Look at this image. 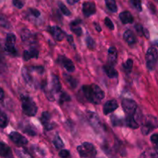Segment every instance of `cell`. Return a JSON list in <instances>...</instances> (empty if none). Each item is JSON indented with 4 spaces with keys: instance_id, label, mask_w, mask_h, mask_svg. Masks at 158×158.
I'll return each instance as SVG.
<instances>
[{
    "instance_id": "cell-30",
    "label": "cell",
    "mask_w": 158,
    "mask_h": 158,
    "mask_svg": "<svg viewBox=\"0 0 158 158\" xmlns=\"http://www.w3.org/2000/svg\"><path fill=\"white\" fill-rule=\"evenodd\" d=\"M15 40H16V37L13 33H9L7 34L6 36V44L8 45H14L15 46Z\"/></svg>"
},
{
    "instance_id": "cell-1",
    "label": "cell",
    "mask_w": 158,
    "mask_h": 158,
    "mask_svg": "<svg viewBox=\"0 0 158 158\" xmlns=\"http://www.w3.org/2000/svg\"><path fill=\"white\" fill-rule=\"evenodd\" d=\"M84 97L89 102L95 104H100L104 98V93L101 88L96 84L86 85L82 87Z\"/></svg>"
},
{
    "instance_id": "cell-50",
    "label": "cell",
    "mask_w": 158,
    "mask_h": 158,
    "mask_svg": "<svg viewBox=\"0 0 158 158\" xmlns=\"http://www.w3.org/2000/svg\"><path fill=\"white\" fill-rule=\"evenodd\" d=\"M156 1H157V2H158V0H156Z\"/></svg>"
},
{
    "instance_id": "cell-37",
    "label": "cell",
    "mask_w": 158,
    "mask_h": 158,
    "mask_svg": "<svg viewBox=\"0 0 158 158\" xmlns=\"http://www.w3.org/2000/svg\"><path fill=\"white\" fill-rule=\"evenodd\" d=\"M71 98L66 93H62L60 97V103H63L64 102H68V101H70Z\"/></svg>"
},
{
    "instance_id": "cell-49",
    "label": "cell",
    "mask_w": 158,
    "mask_h": 158,
    "mask_svg": "<svg viewBox=\"0 0 158 158\" xmlns=\"http://www.w3.org/2000/svg\"><path fill=\"white\" fill-rule=\"evenodd\" d=\"M156 45H157V46H158V41H157V42H156Z\"/></svg>"
},
{
    "instance_id": "cell-10",
    "label": "cell",
    "mask_w": 158,
    "mask_h": 158,
    "mask_svg": "<svg viewBox=\"0 0 158 158\" xmlns=\"http://www.w3.org/2000/svg\"><path fill=\"white\" fill-rule=\"evenodd\" d=\"M83 12L86 17H89L96 12V6L94 2H86L83 4Z\"/></svg>"
},
{
    "instance_id": "cell-12",
    "label": "cell",
    "mask_w": 158,
    "mask_h": 158,
    "mask_svg": "<svg viewBox=\"0 0 158 158\" xmlns=\"http://www.w3.org/2000/svg\"><path fill=\"white\" fill-rule=\"evenodd\" d=\"M50 119L51 116L49 112L46 111V112H43V114H42L40 120H41L42 124L43 125V127H44V128L46 131H50V130H52V128H53L52 127H53V124L51 123Z\"/></svg>"
},
{
    "instance_id": "cell-14",
    "label": "cell",
    "mask_w": 158,
    "mask_h": 158,
    "mask_svg": "<svg viewBox=\"0 0 158 158\" xmlns=\"http://www.w3.org/2000/svg\"><path fill=\"white\" fill-rule=\"evenodd\" d=\"M39 52L37 49L34 48H30V49L25 50L23 52V59L26 61H28L32 58H38Z\"/></svg>"
},
{
    "instance_id": "cell-29",
    "label": "cell",
    "mask_w": 158,
    "mask_h": 158,
    "mask_svg": "<svg viewBox=\"0 0 158 158\" xmlns=\"http://www.w3.org/2000/svg\"><path fill=\"white\" fill-rule=\"evenodd\" d=\"M0 26H2L3 28H6V29H9L11 26L9 20L3 15H0Z\"/></svg>"
},
{
    "instance_id": "cell-45",
    "label": "cell",
    "mask_w": 158,
    "mask_h": 158,
    "mask_svg": "<svg viewBox=\"0 0 158 158\" xmlns=\"http://www.w3.org/2000/svg\"><path fill=\"white\" fill-rule=\"evenodd\" d=\"M66 39H67V41L69 42V44H70L73 47L75 48V45H74V43H73V37L71 35H68L67 36H66Z\"/></svg>"
},
{
    "instance_id": "cell-25",
    "label": "cell",
    "mask_w": 158,
    "mask_h": 158,
    "mask_svg": "<svg viewBox=\"0 0 158 158\" xmlns=\"http://www.w3.org/2000/svg\"><path fill=\"white\" fill-rule=\"evenodd\" d=\"M63 77H64L65 80H66V82H68V83H69V84L73 88L77 87V86L78 85V81H77L76 79H74L73 77H71V76L66 75V74H64V75H63Z\"/></svg>"
},
{
    "instance_id": "cell-4",
    "label": "cell",
    "mask_w": 158,
    "mask_h": 158,
    "mask_svg": "<svg viewBox=\"0 0 158 158\" xmlns=\"http://www.w3.org/2000/svg\"><path fill=\"white\" fill-rule=\"evenodd\" d=\"M158 127V120L156 117L149 115L145 118V121L143 123V127L141 128V131L144 135H148L150 132L154 129Z\"/></svg>"
},
{
    "instance_id": "cell-42",
    "label": "cell",
    "mask_w": 158,
    "mask_h": 158,
    "mask_svg": "<svg viewBox=\"0 0 158 158\" xmlns=\"http://www.w3.org/2000/svg\"><path fill=\"white\" fill-rule=\"evenodd\" d=\"M70 155L69 154V151L67 150H61L60 152L59 153V156L61 157H67Z\"/></svg>"
},
{
    "instance_id": "cell-36",
    "label": "cell",
    "mask_w": 158,
    "mask_h": 158,
    "mask_svg": "<svg viewBox=\"0 0 158 158\" xmlns=\"http://www.w3.org/2000/svg\"><path fill=\"white\" fill-rule=\"evenodd\" d=\"M59 8H60V9L61 10V12H63L64 15H71L70 11L68 9V8L66 7V6L63 4V3L59 2Z\"/></svg>"
},
{
    "instance_id": "cell-13",
    "label": "cell",
    "mask_w": 158,
    "mask_h": 158,
    "mask_svg": "<svg viewBox=\"0 0 158 158\" xmlns=\"http://www.w3.org/2000/svg\"><path fill=\"white\" fill-rule=\"evenodd\" d=\"M0 156L2 157H12V150L8 145L0 141Z\"/></svg>"
},
{
    "instance_id": "cell-31",
    "label": "cell",
    "mask_w": 158,
    "mask_h": 158,
    "mask_svg": "<svg viewBox=\"0 0 158 158\" xmlns=\"http://www.w3.org/2000/svg\"><path fill=\"white\" fill-rule=\"evenodd\" d=\"M111 121L114 126H122V125L125 124L124 120H123L122 119L119 118V117H116V116H113L111 117Z\"/></svg>"
},
{
    "instance_id": "cell-34",
    "label": "cell",
    "mask_w": 158,
    "mask_h": 158,
    "mask_svg": "<svg viewBox=\"0 0 158 158\" xmlns=\"http://www.w3.org/2000/svg\"><path fill=\"white\" fill-rule=\"evenodd\" d=\"M86 43L89 49H94L96 46V43L94 39L90 36H87L86 39Z\"/></svg>"
},
{
    "instance_id": "cell-46",
    "label": "cell",
    "mask_w": 158,
    "mask_h": 158,
    "mask_svg": "<svg viewBox=\"0 0 158 158\" xmlns=\"http://www.w3.org/2000/svg\"><path fill=\"white\" fill-rule=\"evenodd\" d=\"M79 1H80V0H67V2L69 3V5H74L77 2H78Z\"/></svg>"
},
{
    "instance_id": "cell-41",
    "label": "cell",
    "mask_w": 158,
    "mask_h": 158,
    "mask_svg": "<svg viewBox=\"0 0 158 158\" xmlns=\"http://www.w3.org/2000/svg\"><path fill=\"white\" fill-rule=\"evenodd\" d=\"M24 131L26 133V134H29V135L35 136V134H35V131H33L32 127H26V129L24 130Z\"/></svg>"
},
{
    "instance_id": "cell-35",
    "label": "cell",
    "mask_w": 158,
    "mask_h": 158,
    "mask_svg": "<svg viewBox=\"0 0 158 158\" xmlns=\"http://www.w3.org/2000/svg\"><path fill=\"white\" fill-rule=\"evenodd\" d=\"M131 3L132 6L137 9L138 12L142 11V6H141V0H131Z\"/></svg>"
},
{
    "instance_id": "cell-32",
    "label": "cell",
    "mask_w": 158,
    "mask_h": 158,
    "mask_svg": "<svg viewBox=\"0 0 158 158\" xmlns=\"http://www.w3.org/2000/svg\"><path fill=\"white\" fill-rule=\"evenodd\" d=\"M22 74H23V77L24 80H26V82H27L28 83H32V77H31L30 73H29V72L26 68H23Z\"/></svg>"
},
{
    "instance_id": "cell-48",
    "label": "cell",
    "mask_w": 158,
    "mask_h": 158,
    "mask_svg": "<svg viewBox=\"0 0 158 158\" xmlns=\"http://www.w3.org/2000/svg\"><path fill=\"white\" fill-rule=\"evenodd\" d=\"M4 97V91L2 88H0V100H2Z\"/></svg>"
},
{
    "instance_id": "cell-6",
    "label": "cell",
    "mask_w": 158,
    "mask_h": 158,
    "mask_svg": "<svg viewBox=\"0 0 158 158\" xmlns=\"http://www.w3.org/2000/svg\"><path fill=\"white\" fill-rule=\"evenodd\" d=\"M122 106L127 115L131 116L134 115L137 108L136 102L131 99H123L122 100Z\"/></svg>"
},
{
    "instance_id": "cell-47",
    "label": "cell",
    "mask_w": 158,
    "mask_h": 158,
    "mask_svg": "<svg viewBox=\"0 0 158 158\" xmlns=\"http://www.w3.org/2000/svg\"><path fill=\"white\" fill-rule=\"evenodd\" d=\"M94 26H95L97 31H98V32H100V31H101V27H100V25L97 24V23H94Z\"/></svg>"
},
{
    "instance_id": "cell-38",
    "label": "cell",
    "mask_w": 158,
    "mask_h": 158,
    "mask_svg": "<svg viewBox=\"0 0 158 158\" xmlns=\"http://www.w3.org/2000/svg\"><path fill=\"white\" fill-rule=\"evenodd\" d=\"M104 23L105 24H106V26H107L108 28H109L110 29H111V30H114V23H113L112 20L110 19V18H108V17H106L104 19Z\"/></svg>"
},
{
    "instance_id": "cell-16",
    "label": "cell",
    "mask_w": 158,
    "mask_h": 158,
    "mask_svg": "<svg viewBox=\"0 0 158 158\" xmlns=\"http://www.w3.org/2000/svg\"><path fill=\"white\" fill-rule=\"evenodd\" d=\"M88 118H89V123H91L94 128L100 127V121L98 116L94 112H88Z\"/></svg>"
},
{
    "instance_id": "cell-11",
    "label": "cell",
    "mask_w": 158,
    "mask_h": 158,
    "mask_svg": "<svg viewBox=\"0 0 158 158\" xmlns=\"http://www.w3.org/2000/svg\"><path fill=\"white\" fill-rule=\"evenodd\" d=\"M118 108V103H117V100H108L103 106V114L105 115L110 114V113L114 112V110Z\"/></svg>"
},
{
    "instance_id": "cell-19",
    "label": "cell",
    "mask_w": 158,
    "mask_h": 158,
    "mask_svg": "<svg viewBox=\"0 0 158 158\" xmlns=\"http://www.w3.org/2000/svg\"><path fill=\"white\" fill-rule=\"evenodd\" d=\"M120 19L123 24H129V23H132L134 22V17H133L132 14L128 11L122 12L120 14Z\"/></svg>"
},
{
    "instance_id": "cell-26",
    "label": "cell",
    "mask_w": 158,
    "mask_h": 158,
    "mask_svg": "<svg viewBox=\"0 0 158 158\" xmlns=\"http://www.w3.org/2000/svg\"><path fill=\"white\" fill-rule=\"evenodd\" d=\"M8 123V117L6 115V114H4L3 112L0 111V127L1 128H5L7 127Z\"/></svg>"
},
{
    "instance_id": "cell-22",
    "label": "cell",
    "mask_w": 158,
    "mask_h": 158,
    "mask_svg": "<svg viewBox=\"0 0 158 158\" xmlns=\"http://www.w3.org/2000/svg\"><path fill=\"white\" fill-rule=\"evenodd\" d=\"M123 39L129 45H134L136 43V38L134 33L131 30H127L123 34Z\"/></svg>"
},
{
    "instance_id": "cell-7",
    "label": "cell",
    "mask_w": 158,
    "mask_h": 158,
    "mask_svg": "<svg viewBox=\"0 0 158 158\" xmlns=\"http://www.w3.org/2000/svg\"><path fill=\"white\" fill-rule=\"evenodd\" d=\"M9 138L14 143L20 147L24 146V145H26L28 143L27 139L18 132L10 133L9 134Z\"/></svg>"
},
{
    "instance_id": "cell-28",
    "label": "cell",
    "mask_w": 158,
    "mask_h": 158,
    "mask_svg": "<svg viewBox=\"0 0 158 158\" xmlns=\"http://www.w3.org/2000/svg\"><path fill=\"white\" fill-rule=\"evenodd\" d=\"M53 144L55 145V147L57 149H61V148H63L64 147V143H63V140H62V139L60 138V137L58 134L56 135V137H54Z\"/></svg>"
},
{
    "instance_id": "cell-9",
    "label": "cell",
    "mask_w": 158,
    "mask_h": 158,
    "mask_svg": "<svg viewBox=\"0 0 158 158\" xmlns=\"http://www.w3.org/2000/svg\"><path fill=\"white\" fill-rule=\"evenodd\" d=\"M48 31L57 41H62L66 35L65 32L58 26H49L48 27Z\"/></svg>"
},
{
    "instance_id": "cell-2",
    "label": "cell",
    "mask_w": 158,
    "mask_h": 158,
    "mask_svg": "<svg viewBox=\"0 0 158 158\" xmlns=\"http://www.w3.org/2000/svg\"><path fill=\"white\" fill-rule=\"evenodd\" d=\"M22 108L23 111L26 115L29 116V117H33L36 114L38 111V108L32 99L28 96L22 95Z\"/></svg>"
},
{
    "instance_id": "cell-24",
    "label": "cell",
    "mask_w": 158,
    "mask_h": 158,
    "mask_svg": "<svg viewBox=\"0 0 158 158\" xmlns=\"http://www.w3.org/2000/svg\"><path fill=\"white\" fill-rule=\"evenodd\" d=\"M106 2V6L107 9H109L110 12H116L117 11V3H116L115 0H105Z\"/></svg>"
},
{
    "instance_id": "cell-23",
    "label": "cell",
    "mask_w": 158,
    "mask_h": 158,
    "mask_svg": "<svg viewBox=\"0 0 158 158\" xmlns=\"http://www.w3.org/2000/svg\"><path fill=\"white\" fill-rule=\"evenodd\" d=\"M51 86H52V91L56 93H58L61 90L62 86L60 83V80L59 78L56 76H52V83H51Z\"/></svg>"
},
{
    "instance_id": "cell-18",
    "label": "cell",
    "mask_w": 158,
    "mask_h": 158,
    "mask_svg": "<svg viewBox=\"0 0 158 158\" xmlns=\"http://www.w3.org/2000/svg\"><path fill=\"white\" fill-rule=\"evenodd\" d=\"M103 69H104L105 73H106V74L109 78L114 79L117 77V76H118V73H117V71L116 70L113 65H106V66H103Z\"/></svg>"
},
{
    "instance_id": "cell-8",
    "label": "cell",
    "mask_w": 158,
    "mask_h": 158,
    "mask_svg": "<svg viewBox=\"0 0 158 158\" xmlns=\"http://www.w3.org/2000/svg\"><path fill=\"white\" fill-rule=\"evenodd\" d=\"M58 63H60V65L63 66L68 72L71 73L73 72L75 70V66H74L73 63L71 61V60L66 58L64 56H60L58 57V60H57Z\"/></svg>"
},
{
    "instance_id": "cell-33",
    "label": "cell",
    "mask_w": 158,
    "mask_h": 158,
    "mask_svg": "<svg viewBox=\"0 0 158 158\" xmlns=\"http://www.w3.org/2000/svg\"><path fill=\"white\" fill-rule=\"evenodd\" d=\"M123 67L127 73H131L133 68V60L131 59L127 60L126 63H123Z\"/></svg>"
},
{
    "instance_id": "cell-40",
    "label": "cell",
    "mask_w": 158,
    "mask_h": 158,
    "mask_svg": "<svg viewBox=\"0 0 158 158\" xmlns=\"http://www.w3.org/2000/svg\"><path fill=\"white\" fill-rule=\"evenodd\" d=\"M12 3H13L14 6H15L17 9H22L24 6V4H23L21 0H12Z\"/></svg>"
},
{
    "instance_id": "cell-39",
    "label": "cell",
    "mask_w": 158,
    "mask_h": 158,
    "mask_svg": "<svg viewBox=\"0 0 158 158\" xmlns=\"http://www.w3.org/2000/svg\"><path fill=\"white\" fill-rule=\"evenodd\" d=\"M136 31H137V34L139 35H144V29H143V26L140 24H137L135 26Z\"/></svg>"
},
{
    "instance_id": "cell-21",
    "label": "cell",
    "mask_w": 158,
    "mask_h": 158,
    "mask_svg": "<svg viewBox=\"0 0 158 158\" xmlns=\"http://www.w3.org/2000/svg\"><path fill=\"white\" fill-rule=\"evenodd\" d=\"M124 123L126 126L129 127L133 128V129H137L139 127V124L137 123V121L134 119V116L127 115L126 119L124 120Z\"/></svg>"
},
{
    "instance_id": "cell-27",
    "label": "cell",
    "mask_w": 158,
    "mask_h": 158,
    "mask_svg": "<svg viewBox=\"0 0 158 158\" xmlns=\"http://www.w3.org/2000/svg\"><path fill=\"white\" fill-rule=\"evenodd\" d=\"M5 50L8 54L12 56H16L17 55V50L15 48L14 45H5Z\"/></svg>"
},
{
    "instance_id": "cell-43",
    "label": "cell",
    "mask_w": 158,
    "mask_h": 158,
    "mask_svg": "<svg viewBox=\"0 0 158 158\" xmlns=\"http://www.w3.org/2000/svg\"><path fill=\"white\" fill-rule=\"evenodd\" d=\"M29 12H30L31 15H33L34 17H39L40 15V12L37 9H29Z\"/></svg>"
},
{
    "instance_id": "cell-44",
    "label": "cell",
    "mask_w": 158,
    "mask_h": 158,
    "mask_svg": "<svg viewBox=\"0 0 158 158\" xmlns=\"http://www.w3.org/2000/svg\"><path fill=\"white\" fill-rule=\"evenodd\" d=\"M151 140L152 143L154 144H158V134H153L151 137Z\"/></svg>"
},
{
    "instance_id": "cell-3",
    "label": "cell",
    "mask_w": 158,
    "mask_h": 158,
    "mask_svg": "<svg viewBox=\"0 0 158 158\" xmlns=\"http://www.w3.org/2000/svg\"><path fill=\"white\" fill-rule=\"evenodd\" d=\"M77 151L81 157H94L97 156V150L94 145L88 142H84L77 147Z\"/></svg>"
},
{
    "instance_id": "cell-17",
    "label": "cell",
    "mask_w": 158,
    "mask_h": 158,
    "mask_svg": "<svg viewBox=\"0 0 158 158\" xmlns=\"http://www.w3.org/2000/svg\"><path fill=\"white\" fill-rule=\"evenodd\" d=\"M81 23V20L80 19H76L73 21L70 24V29L72 32H73L76 35H81L83 33V30H82L81 27L80 26V24Z\"/></svg>"
},
{
    "instance_id": "cell-15",
    "label": "cell",
    "mask_w": 158,
    "mask_h": 158,
    "mask_svg": "<svg viewBox=\"0 0 158 158\" xmlns=\"http://www.w3.org/2000/svg\"><path fill=\"white\" fill-rule=\"evenodd\" d=\"M117 51L115 47H110L108 50V62L110 65H114L117 63Z\"/></svg>"
},
{
    "instance_id": "cell-20",
    "label": "cell",
    "mask_w": 158,
    "mask_h": 158,
    "mask_svg": "<svg viewBox=\"0 0 158 158\" xmlns=\"http://www.w3.org/2000/svg\"><path fill=\"white\" fill-rule=\"evenodd\" d=\"M21 37L23 41L25 42V43H33L34 42H35L33 41L35 36H34L29 30H27V29H23V32H22Z\"/></svg>"
},
{
    "instance_id": "cell-5",
    "label": "cell",
    "mask_w": 158,
    "mask_h": 158,
    "mask_svg": "<svg viewBox=\"0 0 158 158\" xmlns=\"http://www.w3.org/2000/svg\"><path fill=\"white\" fill-rule=\"evenodd\" d=\"M158 59L157 50L154 47H151L148 49L146 54V62L147 66L150 70H153L155 69Z\"/></svg>"
}]
</instances>
